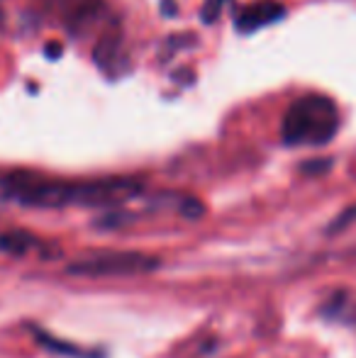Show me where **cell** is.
<instances>
[{
  "label": "cell",
  "instance_id": "6da1fadb",
  "mask_svg": "<svg viewBox=\"0 0 356 358\" xmlns=\"http://www.w3.org/2000/svg\"><path fill=\"white\" fill-rule=\"evenodd\" d=\"M339 132V110L332 98L308 93L283 115L280 137L288 146H325Z\"/></svg>",
  "mask_w": 356,
  "mask_h": 358
},
{
  "label": "cell",
  "instance_id": "7a4b0ae2",
  "mask_svg": "<svg viewBox=\"0 0 356 358\" xmlns=\"http://www.w3.org/2000/svg\"><path fill=\"white\" fill-rule=\"evenodd\" d=\"M159 268V261L154 256L139 254V251H105L88 259H81L69 266L71 275L83 278H115V275H142Z\"/></svg>",
  "mask_w": 356,
  "mask_h": 358
},
{
  "label": "cell",
  "instance_id": "3957f363",
  "mask_svg": "<svg viewBox=\"0 0 356 358\" xmlns=\"http://www.w3.org/2000/svg\"><path fill=\"white\" fill-rule=\"evenodd\" d=\"M142 193V183L137 178H100L73 183L71 205H86V208H110L122 205Z\"/></svg>",
  "mask_w": 356,
  "mask_h": 358
},
{
  "label": "cell",
  "instance_id": "277c9868",
  "mask_svg": "<svg viewBox=\"0 0 356 358\" xmlns=\"http://www.w3.org/2000/svg\"><path fill=\"white\" fill-rule=\"evenodd\" d=\"M285 8L276 0H257V3L247 5V8L239 10V15L234 17V27L242 34H252L262 27L278 22L283 17Z\"/></svg>",
  "mask_w": 356,
  "mask_h": 358
},
{
  "label": "cell",
  "instance_id": "5b68a950",
  "mask_svg": "<svg viewBox=\"0 0 356 358\" xmlns=\"http://www.w3.org/2000/svg\"><path fill=\"white\" fill-rule=\"evenodd\" d=\"M37 246H39V239L29 234V231H22V229L0 231V254H5V256H24L32 249H37Z\"/></svg>",
  "mask_w": 356,
  "mask_h": 358
},
{
  "label": "cell",
  "instance_id": "8992f818",
  "mask_svg": "<svg viewBox=\"0 0 356 358\" xmlns=\"http://www.w3.org/2000/svg\"><path fill=\"white\" fill-rule=\"evenodd\" d=\"M34 334H37V339L42 341L47 349L59 351V354H66V356H71V358H88V354H83L81 349H76V346H71V344H62V341L52 339V336L44 334V331H34Z\"/></svg>",
  "mask_w": 356,
  "mask_h": 358
},
{
  "label": "cell",
  "instance_id": "52a82bcc",
  "mask_svg": "<svg viewBox=\"0 0 356 358\" xmlns=\"http://www.w3.org/2000/svg\"><path fill=\"white\" fill-rule=\"evenodd\" d=\"M227 3H229V0H208V3H205V8H203V13H200V20H203L205 24H213Z\"/></svg>",
  "mask_w": 356,
  "mask_h": 358
},
{
  "label": "cell",
  "instance_id": "ba28073f",
  "mask_svg": "<svg viewBox=\"0 0 356 358\" xmlns=\"http://www.w3.org/2000/svg\"><path fill=\"white\" fill-rule=\"evenodd\" d=\"M178 210H180V215L188 217V220H198V217L205 213L203 203H200V200H195V198H183L178 203Z\"/></svg>",
  "mask_w": 356,
  "mask_h": 358
},
{
  "label": "cell",
  "instance_id": "9c48e42d",
  "mask_svg": "<svg viewBox=\"0 0 356 358\" xmlns=\"http://www.w3.org/2000/svg\"><path fill=\"white\" fill-rule=\"evenodd\" d=\"M352 222H356V205H352L349 210H344V213L332 222V227H329V229H332V231L334 229H344V227H349Z\"/></svg>",
  "mask_w": 356,
  "mask_h": 358
},
{
  "label": "cell",
  "instance_id": "30bf717a",
  "mask_svg": "<svg viewBox=\"0 0 356 358\" xmlns=\"http://www.w3.org/2000/svg\"><path fill=\"white\" fill-rule=\"evenodd\" d=\"M44 52H49L47 54L49 59H59V54H62V44H57V42L47 44V49H44Z\"/></svg>",
  "mask_w": 356,
  "mask_h": 358
}]
</instances>
